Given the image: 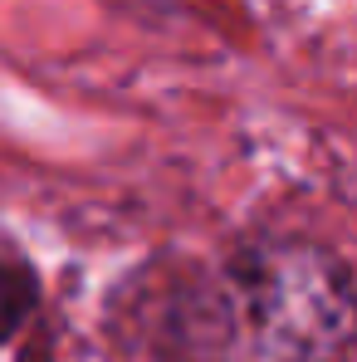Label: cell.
I'll use <instances>...</instances> for the list:
<instances>
[{"mask_svg": "<svg viewBox=\"0 0 357 362\" xmlns=\"http://www.w3.org/2000/svg\"><path fill=\"white\" fill-rule=\"evenodd\" d=\"M357 333L348 264L313 240H250L177 303L181 362H338Z\"/></svg>", "mask_w": 357, "mask_h": 362, "instance_id": "cell-1", "label": "cell"}, {"mask_svg": "<svg viewBox=\"0 0 357 362\" xmlns=\"http://www.w3.org/2000/svg\"><path fill=\"white\" fill-rule=\"evenodd\" d=\"M30 308H35V279H30V269L0 259V343L30 318Z\"/></svg>", "mask_w": 357, "mask_h": 362, "instance_id": "cell-2", "label": "cell"}]
</instances>
